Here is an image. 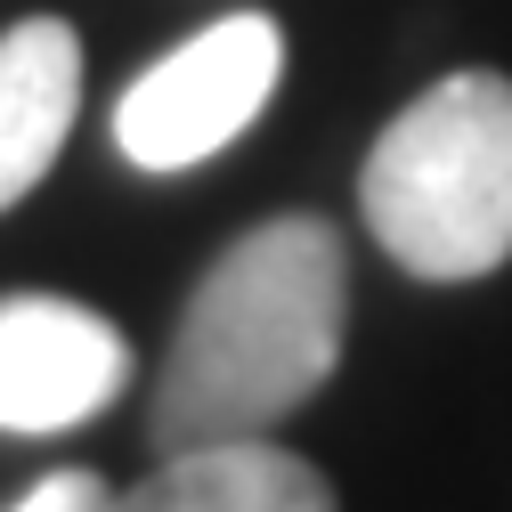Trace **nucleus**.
<instances>
[{"label": "nucleus", "mask_w": 512, "mask_h": 512, "mask_svg": "<svg viewBox=\"0 0 512 512\" xmlns=\"http://www.w3.org/2000/svg\"><path fill=\"white\" fill-rule=\"evenodd\" d=\"M277 82H285V25L261 9L220 17L122 90L114 147L139 171H196L252 131V114L277 98Z\"/></svg>", "instance_id": "3"}, {"label": "nucleus", "mask_w": 512, "mask_h": 512, "mask_svg": "<svg viewBox=\"0 0 512 512\" xmlns=\"http://www.w3.org/2000/svg\"><path fill=\"white\" fill-rule=\"evenodd\" d=\"M358 204L407 277L472 285L512 261V82L447 74L374 139Z\"/></svg>", "instance_id": "2"}, {"label": "nucleus", "mask_w": 512, "mask_h": 512, "mask_svg": "<svg viewBox=\"0 0 512 512\" xmlns=\"http://www.w3.org/2000/svg\"><path fill=\"white\" fill-rule=\"evenodd\" d=\"M131 382V342L114 317L57 301V293H9L0 301V431H74Z\"/></svg>", "instance_id": "4"}, {"label": "nucleus", "mask_w": 512, "mask_h": 512, "mask_svg": "<svg viewBox=\"0 0 512 512\" xmlns=\"http://www.w3.org/2000/svg\"><path fill=\"white\" fill-rule=\"evenodd\" d=\"M114 512H334V488L269 439H212L171 447L131 496H114Z\"/></svg>", "instance_id": "6"}, {"label": "nucleus", "mask_w": 512, "mask_h": 512, "mask_svg": "<svg viewBox=\"0 0 512 512\" xmlns=\"http://www.w3.org/2000/svg\"><path fill=\"white\" fill-rule=\"evenodd\" d=\"M342 326H350L342 236L317 212L261 220L187 293V317L155 382V439L163 447L269 439L342 366Z\"/></svg>", "instance_id": "1"}, {"label": "nucleus", "mask_w": 512, "mask_h": 512, "mask_svg": "<svg viewBox=\"0 0 512 512\" xmlns=\"http://www.w3.org/2000/svg\"><path fill=\"white\" fill-rule=\"evenodd\" d=\"M9 512H114V488L98 472H49L41 488H25Z\"/></svg>", "instance_id": "7"}, {"label": "nucleus", "mask_w": 512, "mask_h": 512, "mask_svg": "<svg viewBox=\"0 0 512 512\" xmlns=\"http://www.w3.org/2000/svg\"><path fill=\"white\" fill-rule=\"evenodd\" d=\"M82 106V41L57 17H25L0 33V212L25 204L57 163Z\"/></svg>", "instance_id": "5"}]
</instances>
